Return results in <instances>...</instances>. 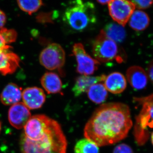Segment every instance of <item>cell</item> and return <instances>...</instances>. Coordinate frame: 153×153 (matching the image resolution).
Returning <instances> with one entry per match:
<instances>
[{
  "instance_id": "obj_17",
  "label": "cell",
  "mask_w": 153,
  "mask_h": 153,
  "mask_svg": "<svg viewBox=\"0 0 153 153\" xmlns=\"http://www.w3.org/2000/svg\"><path fill=\"white\" fill-rule=\"evenodd\" d=\"M129 25L133 30L137 31H143L148 27L150 19L147 14L143 11L136 10L129 20Z\"/></svg>"
},
{
  "instance_id": "obj_5",
  "label": "cell",
  "mask_w": 153,
  "mask_h": 153,
  "mask_svg": "<svg viewBox=\"0 0 153 153\" xmlns=\"http://www.w3.org/2000/svg\"><path fill=\"white\" fill-rule=\"evenodd\" d=\"M41 65L49 70L62 68L65 62V53L59 44L53 43L43 49L39 56Z\"/></svg>"
},
{
  "instance_id": "obj_10",
  "label": "cell",
  "mask_w": 153,
  "mask_h": 153,
  "mask_svg": "<svg viewBox=\"0 0 153 153\" xmlns=\"http://www.w3.org/2000/svg\"><path fill=\"white\" fill-rule=\"evenodd\" d=\"M31 117L30 109L22 102L13 105L9 110V122L17 129L24 128Z\"/></svg>"
},
{
  "instance_id": "obj_22",
  "label": "cell",
  "mask_w": 153,
  "mask_h": 153,
  "mask_svg": "<svg viewBox=\"0 0 153 153\" xmlns=\"http://www.w3.org/2000/svg\"><path fill=\"white\" fill-rule=\"evenodd\" d=\"M138 102L143 103L142 109L144 111L153 123V94L143 98L137 99Z\"/></svg>"
},
{
  "instance_id": "obj_11",
  "label": "cell",
  "mask_w": 153,
  "mask_h": 153,
  "mask_svg": "<svg viewBox=\"0 0 153 153\" xmlns=\"http://www.w3.org/2000/svg\"><path fill=\"white\" fill-rule=\"evenodd\" d=\"M23 103L29 109L41 108L46 101V96L44 90L40 88H27L22 91Z\"/></svg>"
},
{
  "instance_id": "obj_28",
  "label": "cell",
  "mask_w": 153,
  "mask_h": 153,
  "mask_svg": "<svg viewBox=\"0 0 153 153\" xmlns=\"http://www.w3.org/2000/svg\"><path fill=\"white\" fill-rule=\"evenodd\" d=\"M151 141H152V144L153 145V132L152 133V135H151Z\"/></svg>"
},
{
  "instance_id": "obj_14",
  "label": "cell",
  "mask_w": 153,
  "mask_h": 153,
  "mask_svg": "<svg viewBox=\"0 0 153 153\" xmlns=\"http://www.w3.org/2000/svg\"><path fill=\"white\" fill-rule=\"evenodd\" d=\"M104 81L107 90L114 94L123 92L127 86L125 77L118 72H113L106 76Z\"/></svg>"
},
{
  "instance_id": "obj_18",
  "label": "cell",
  "mask_w": 153,
  "mask_h": 153,
  "mask_svg": "<svg viewBox=\"0 0 153 153\" xmlns=\"http://www.w3.org/2000/svg\"><path fill=\"white\" fill-rule=\"evenodd\" d=\"M87 92L89 99L96 104H100L104 102L108 95L107 90L104 84L102 83H97L92 85Z\"/></svg>"
},
{
  "instance_id": "obj_19",
  "label": "cell",
  "mask_w": 153,
  "mask_h": 153,
  "mask_svg": "<svg viewBox=\"0 0 153 153\" xmlns=\"http://www.w3.org/2000/svg\"><path fill=\"white\" fill-rule=\"evenodd\" d=\"M106 36L115 42L120 43L126 37V32L123 27L114 23H110L103 30Z\"/></svg>"
},
{
  "instance_id": "obj_27",
  "label": "cell",
  "mask_w": 153,
  "mask_h": 153,
  "mask_svg": "<svg viewBox=\"0 0 153 153\" xmlns=\"http://www.w3.org/2000/svg\"><path fill=\"white\" fill-rule=\"evenodd\" d=\"M97 2L102 5H105L106 4H108L109 2L110 1H97Z\"/></svg>"
},
{
  "instance_id": "obj_29",
  "label": "cell",
  "mask_w": 153,
  "mask_h": 153,
  "mask_svg": "<svg viewBox=\"0 0 153 153\" xmlns=\"http://www.w3.org/2000/svg\"><path fill=\"white\" fill-rule=\"evenodd\" d=\"M1 122H0V131H1Z\"/></svg>"
},
{
  "instance_id": "obj_26",
  "label": "cell",
  "mask_w": 153,
  "mask_h": 153,
  "mask_svg": "<svg viewBox=\"0 0 153 153\" xmlns=\"http://www.w3.org/2000/svg\"><path fill=\"white\" fill-rule=\"evenodd\" d=\"M7 21L6 15L2 11L0 10V30L3 29Z\"/></svg>"
},
{
  "instance_id": "obj_13",
  "label": "cell",
  "mask_w": 153,
  "mask_h": 153,
  "mask_svg": "<svg viewBox=\"0 0 153 153\" xmlns=\"http://www.w3.org/2000/svg\"><path fill=\"white\" fill-rule=\"evenodd\" d=\"M106 76L104 74L99 76L82 75L78 76L75 80L72 91L75 97H78L84 92H87L92 85L104 81Z\"/></svg>"
},
{
  "instance_id": "obj_3",
  "label": "cell",
  "mask_w": 153,
  "mask_h": 153,
  "mask_svg": "<svg viewBox=\"0 0 153 153\" xmlns=\"http://www.w3.org/2000/svg\"><path fill=\"white\" fill-rule=\"evenodd\" d=\"M63 21L72 31H85L96 22L95 7L90 2H84L80 0L71 2L65 10Z\"/></svg>"
},
{
  "instance_id": "obj_23",
  "label": "cell",
  "mask_w": 153,
  "mask_h": 153,
  "mask_svg": "<svg viewBox=\"0 0 153 153\" xmlns=\"http://www.w3.org/2000/svg\"><path fill=\"white\" fill-rule=\"evenodd\" d=\"M133 3L135 7L139 9H146L150 7L153 4L152 1H140V0H135V1H131Z\"/></svg>"
},
{
  "instance_id": "obj_24",
  "label": "cell",
  "mask_w": 153,
  "mask_h": 153,
  "mask_svg": "<svg viewBox=\"0 0 153 153\" xmlns=\"http://www.w3.org/2000/svg\"><path fill=\"white\" fill-rule=\"evenodd\" d=\"M113 153H134L131 147L125 143L117 145L114 149Z\"/></svg>"
},
{
  "instance_id": "obj_12",
  "label": "cell",
  "mask_w": 153,
  "mask_h": 153,
  "mask_svg": "<svg viewBox=\"0 0 153 153\" xmlns=\"http://www.w3.org/2000/svg\"><path fill=\"white\" fill-rule=\"evenodd\" d=\"M128 80L132 87L137 90L143 89L148 83V76L146 71L139 66H132L126 71Z\"/></svg>"
},
{
  "instance_id": "obj_8",
  "label": "cell",
  "mask_w": 153,
  "mask_h": 153,
  "mask_svg": "<svg viewBox=\"0 0 153 153\" xmlns=\"http://www.w3.org/2000/svg\"><path fill=\"white\" fill-rule=\"evenodd\" d=\"M108 4L111 17L114 21L123 27L128 22L135 8L131 1L113 0L110 1Z\"/></svg>"
},
{
  "instance_id": "obj_16",
  "label": "cell",
  "mask_w": 153,
  "mask_h": 153,
  "mask_svg": "<svg viewBox=\"0 0 153 153\" xmlns=\"http://www.w3.org/2000/svg\"><path fill=\"white\" fill-rule=\"evenodd\" d=\"M41 82L49 94L60 93L62 90V81L59 76L54 72L45 73L41 77Z\"/></svg>"
},
{
  "instance_id": "obj_7",
  "label": "cell",
  "mask_w": 153,
  "mask_h": 153,
  "mask_svg": "<svg viewBox=\"0 0 153 153\" xmlns=\"http://www.w3.org/2000/svg\"><path fill=\"white\" fill-rule=\"evenodd\" d=\"M77 63L76 71L79 74L88 76L98 68L100 62L88 55L81 43L74 44L72 49Z\"/></svg>"
},
{
  "instance_id": "obj_20",
  "label": "cell",
  "mask_w": 153,
  "mask_h": 153,
  "mask_svg": "<svg viewBox=\"0 0 153 153\" xmlns=\"http://www.w3.org/2000/svg\"><path fill=\"white\" fill-rule=\"evenodd\" d=\"M74 152V153H99V149L94 143L85 138L77 142Z\"/></svg>"
},
{
  "instance_id": "obj_6",
  "label": "cell",
  "mask_w": 153,
  "mask_h": 153,
  "mask_svg": "<svg viewBox=\"0 0 153 153\" xmlns=\"http://www.w3.org/2000/svg\"><path fill=\"white\" fill-rule=\"evenodd\" d=\"M2 30H0V74L13 73L19 66L20 59L10 50Z\"/></svg>"
},
{
  "instance_id": "obj_9",
  "label": "cell",
  "mask_w": 153,
  "mask_h": 153,
  "mask_svg": "<svg viewBox=\"0 0 153 153\" xmlns=\"http://www.w3.org/2000/svg\"><path fill=\"white\" fill-rule=\"evenodd\" d=\"M51 119L45 114L33 116L24 128L23 135L28 139H36L46 130Z\"/></svg>"
},
{
  "instance_id": "obj_4",
  "label": "cell",
  "mask_w": 153,
  "mask_h": 153,
  "mask_svg": "<svg viewBox=\"0 0 153 153\" xmlns=\"http://www.w3.org/2000/svg\"><path fill=\"white\" fill-rule=\"evenodd\" d=\"M92 53L96 60L99 62L106 63L116 60L121 63L123 60L119 55V49L116 43L108 38L103 30L95 38Z\"/></svg>"
},
{
  "instance_id": "obj_15",
  "label": "cell",
  "mask_w": 153,
  "mask_h": 153,
  "mask_svg": "<svg viewBox=\"0 0 153 153\" xmlns=\"http://www.w3.org/2000/svg\"><path fill=\"white\" fill-rule=\"evenodd\" d=\"M22 91L17 84L10 83L3 89L0 95V100L3 105H13L20 102L22 99Z\"/></svg>"
},
{
  "instance_id": "obj_2",
  "label": "cell",
  "mask_w": 153,
  "mask_h": 153,
  "mask_svg": "<svg viewBox=\"0 0 153 153\" xmlns=\"http://www.w3.org/2000/svg\"><path fill=\"white\" fill-rule=\"evenodd\" d=\"M22 153H66L67 141L61 126L51 120L45 131L35 140L22 135L20 142Z\"/></svg>"
},
{
  "instance_id": "obj_21",
  "label": "cell",
  "mask_w": 153,
  "mask_h": 153,
  "mask_svg": "<svg viewBox=\"0 0 153 153\" xmlns=\"http://www.w3.org/2000/svg\"><path fill=\"white\" fill-rule=\"evenodd\" d=\"M17 2L20 9L30 15L37 12L43 4L40 0H19Z\"/></svg>"
},
{
  "instance_id": "obj_25",
  "label": "cell",
  "mask_w": 153,
  "mask_h": 153,
  "mask_svg": "<svg viewBox=\"0 0 153 153\" xmlns=\"http://www.w3.org/2000/svg\"><path fill=\"white\" fill-rule=\"evenodd\" d=\"M147 74L148 78L153 83V60L151 62L148 66Z\"/></svg>"
},
{
  "instance_id": "obj_1",
  "label": "cell",
  "mask_w": 153,
  "mask_h": 153,
  "mask_svg": "<svg viewBox=\"0 0 153 153\" xmlns=\"http://www.w3.org/2000/svg\"><path fill=\"white\" fill-rule=\"evenodd\" d=\"M132 125L128 105L104 103L96 109L85 125L84 136L98 146L114 144L127 136Z\"/></svg>"
}]
</instances>
